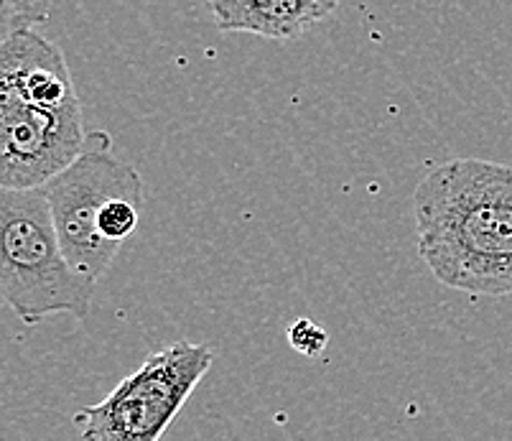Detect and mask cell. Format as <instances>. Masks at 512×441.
<instances>
[{
	"mask_svg": "<svg viewBox=\"0 0 512 441\" xmlns=\"http://www.w3.org/2000/svg\"><path fill=\"white\" fill-rule=\"evenodd\" d=\"M416 245L431 276L474 296L512 294V169L454 159L413 194Z\"/></svg>",
	"mask_w": 512,
	"mask_h": 441,
	"instance_id": "obj_1",
	"label": "cell"
},
{
	"mask_svg": "<svg viewBox=\"0 0 512 441\" xmlns=\"http://www.w3.org/2000/svg\"><path fill=\"white\" fill-rule=\"evenodd\" d=\"M82 108H44L0 85V187L36 189L85 146Z\"/></svg>",
	"mask_w": 512,
	"mask_h": 441,
	"instance_id": "obj_5",
	"label": "cell"
},
{
	"mask_svg": "<svg viewBox=\"0 0 512 441\" xmlns=\"http://www.w3.org/2000/svg\"><path fill=\"white\" fill-rule=\"evenodd\" d=\"M319 3H321V8L329 13V16H332V13L337 11V6H339V0H319Z\"/></svg>",
	"mask_w": 512,
	"mask_h": 441,
	"instance_id": "obj_9",
	"label": "cell"
},
{
	"mask_svg": "<svg viewBox=\"0 0 512 441\" xmlns=\"http://www.w3.org/2000/svg\"><path fill=\"white\" fill-rule=\"evenodd\" d=\"M41 189L49 199L67 261L97 283L120 253V245L107 240L97 227L100 210L120 194H146L143 176L115 153L110 133L87 131L77 159Z\"/></svg>",
	"mask_w": 512,
	"mask_h": 441,
	"instance_id": "obj_4",
	"label": "cell"
},
{
	"mask_svg": "<svg viewBox=\"0 0 512 441\" xmlns=\"http://www.w3.org/2000/svg\"><path fill=\"white\" fill-rule=\"evenodd\" d=\"M288 345L304 357H319L321 352L327 350L329 334L327 329L311 322V319H296L288 327Z\"/></svg>",
	"mask_w": 512,
	"mask_h": 441,
	"instance_id": "obj_8",
	"label": "cell"
},
{
	"mask_svg": "<svg viewBox=\"0 0 512 441\" xmlns=\"http://www.w3.org/2000/svg\"><path fill=\"white\" fill-rule=\"evenodd\" d=\"M51 13V0H0V44L18 31L41 26Z\"/></svg>",
	"mask_w": 512,
	"mask_h": 441,
	"instance_id": "obj_7",
	"label": "cell"
},
{
	"mask_svg": "<svg viewBox=\"0 0 512 441\" xmlns=\"http://www.w3.org/2000/svg\"><path fill=\"white\" fill-rule=\"evenodd\" d=\"M214 26L227 34H255L271 41L301 39L329 18L319 0H207Z\"/></svg>",
	"mask_w": 512,
	"mask_h": 441,
	"instance_id": "obj_6",
	"label": "cell"
},
{
	"mask_svg": "<svg viewBox=\"0 0 512 441\" xmlns=\"http://www.w3.org/2000/svg\"><path fill=\"white\" fill-rule=\"evenodd\" d=\"M95 281L74 271L44 189L0 187V301L23 324L54 314L87 319Z\"/></svg>",
	"mask_w": 512,
	"mask_h": 441,
	"instance_id": "obj_2",
	"label": "cell"
},
{
	"mask_svg": "<svg viewBox=\"0 0 512 441\" xmlns=\"http://www.w3.org/2000/svg\"><path fill=\"white\" fill-rule=\"evenodd\" d=\"M214 362L212 347L174 342L151 352L95 406L74 413L82 441H158Z\"/></svg>",
	"mask_w": 512,
	"mask_h": 441,
	"instance_id": "obj_3",
	"label": "cell"
}]
</instances>
